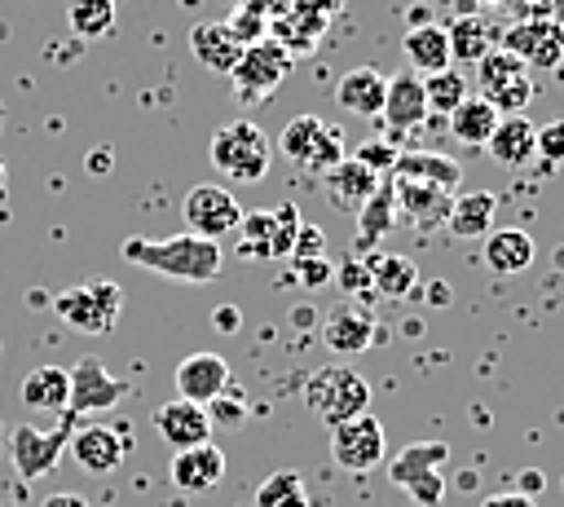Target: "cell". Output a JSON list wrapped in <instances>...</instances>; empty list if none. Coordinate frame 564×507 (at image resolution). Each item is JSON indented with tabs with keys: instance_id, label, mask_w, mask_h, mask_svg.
<instances>
[{
	"instance_id": "6da1fadb",
	"label": "cell",
	"mask_w": 564,
	"mask_h": 507,
	"mask_svg": "<svg viewBox=\"0 0 564 507\" xmlns=\"http://www.w3.org/2000/svg\"><path fill=\"white\" fill-rule=\"evenodd\" d=\"M119 256L137 269H150V273H163V278H176V282H212L225 265L220 256V242L212 238H198V234H172V238H128L119 247Z\"/></svg>"
},
{
	"instance_id": "7a4b0ae2",
	"label": "cell",
	"mask_w": 564,
	"mask_h": 507,
	"mask_svg": "<svg viewBox=\"0 0 564 507\" xmlns=\"http://www.w3.org/2000/svg\"><path fill=\"white\" fill-rule=\"evenodd\" d=\"M207 159L212 168L225 176V181H238V185H251L269 172V159H273V145L269 137L251 123V119H229L212 132V145H207Z\"/></svg>"
},
{
	"instance_id": "3957f363",
	"label": "cell",
	"mask_w": 564,
	"mask_h": 507,
	"mask_svg": "<svg viewBox=\"0 0 564 507\" xmlns=\"http://www.w3.org/2000/svg\"><path fill=\"white\" fill-rule=\"evenodd\" d=\"M304 406L326 428H335V423L370 410V384L352 366H322V370H313L304 379Z\"/></svg>"
},
{
	"instance_id": "277c9868",
	"label": "cell",
	"mask_w": 564,
	"mask_h": 507,
	"mask_svg": "<svg viewBox=\"0 0 564 507\" xmlns=\"http://www.w3.org/2000/svg\"><path fill=\"white\" fill-rule=\"evenodd\" d=\"M445 463H449V445L445 441H410L388 459V481L401 485L414 503L423 507H441L445 503Z\"/></svg>"
},
{
	"instance_id": "5b68a950",
	"label": "cell",
	"mask_w": 564,
	"mask_h": 507,
	"mask_svg": "<svg viewBox=\"0 0 564 507\" xmlns=\"http://www.w3.org/2000/svg\"><path fill=\"white\" fill-rule=\"evenodd\" d=\"M53 309L66 326L84 331V335H106L115 331L119 322V309H123V291L119 282L110 278H93V282H79V287H66L53 295Z\"/></svg>"
},
{
	"instance_id": "8992f818",
	"label": "cell",
	"mask_w": 564,
	"mask_h": 507,
	"mask_svg": "<svg viewBox=\"0 0 564 507\" xmlns=\"http://www.w3.org/2000/svg\"><path fill=\"white\" fill-rule=\"evenodd\" d=\"M476 84L498 115H524V106L533 101V71L507 48H489L476 62Z\"/></svg>"
},
{
	"instance_id": "52a82bcc",
	"label": "cell",
	"mask_w": 564,
	"mask_h": 507,
	"mask_svg": "<svg viewBox=\"0 0 564 507\" xmlns=\"http://www.w3.org/2000/svg\"><path fill=\"white\" fill-rule=\"evenodd\" d=\"M278 150L308 168V172H330L339 159H344V132L330 123V119H317V115H295L286 119L282 137H278Z\"/></svg>"
},
{
	"instance_id": "ba28073f",
	"label": "cell",
	"mask_w": 564,
	"mask_h": 507,
	"mask_svg": "<svg viewBox=\"0 0 564 507\" xmlns=\"http://www.w3.org/2000/svg\"><path fill=\"white\" fill-rule=\"evenodd\" d=\"M330 459L335 467L352 472V476H366L375 472L383 459H388V436H383V423L366 410V414H352L344 423L330 428Z\"/></svg>"
},
{
	"instance_id": "9c48e42d",
	"label": "cell",
	"mask_w": 564,
	"mask_h": 507,
	"mask_svg": "<svg viewBox=\"0 0 564 507\" xmlns=\"http://www.w3.org/2000/svg\"><path fill=\"white\" fill-rule=\"evenodd\" d=\"M70 423H75V414H62V423L48 428V432L26 428V423L13 428V436H9V463H13V472H18L22 481H40V476H48V472L57 467V459L66 454Z\"/></svg>"
},
{
	"instance_id": "30bf717a",
	"label": "cell",
	"mask_w": 564,
	"mask_h": 507,
	"mask_svg": "<svg viewBox=\"0 0 564 507\" xmlns=\"http://www.w3.org/2000/svg\"><path fill=\"white\" fill-rule=\"evenodd\" d=\"M291 66H295V57L278 44V40H256V44H247L242 48V57H238V66L229 71L234 75V84H238V97H247V101H264L286 75H291Z\"/></svg>"
},
{
	"instance_id": "8fae6325",
	"label": "cell",
	"mask_w": 564,
	"mask_h": 507,
	"mask_svg": "<svg viewBox=\"0 0 564 507\" xmlns=\"http://www.w3.org/2000/svg\"><path fill=\"white\" fill-rule=\"evenodd\" d=\"M70 401H66V414H97V410H115L123 397H128V384L115 379L106 370L101 357H79L70 370Z\"/></svg>"
},
{
	"instance_id": "7c38bea8",
	"label": "cell",
	"mask_w": 564,
	"mask_h": 507,
	"mask_svg": "<svg viewBox=\"0 0 564 507\" xmlns=\"http://www.w3.org/2000/svg\"><path fill=\"white\" fill-rule=\"evenodd\" d=\"M502 48L520 57L529 71H555L564 62V22L560 18H529L502 35Z\"/></svg>"
},
{
	"instance_id": "4fadbf2b",
	"label": "cell",
	"mask_w": 564,
	"mask_h": 507,
	"mask_svg": "<svg viewBox=\"0 0 564 507\" xmlns=\"http://www.w3.org/2000/svg\"><path fill=\"white\" fill-rule=\"evenodd\" d=\"M242 220V203L225 185H194L185 194V225L198 238L220 242V234H234Z\"/></svg>"
},
{
	"instance_id": "5bb4252c",
	"label": "cell",
	"mask_w": 564,
	"mask_h": 507,
	"mask_svg": "<svg viewBox=\"0 0 564 507\" xmlns=\"http://www.w3.org/2000/svg\"><path fill=\"white\" fill-rule=\"evenodd\" d=\"M375 339H379V322H375V313H370L366 300L344 295V300L326 313V322H322V344H326L330 353H339V357H352V353L370 348Z\"/></svg>"
},
{
	"instance_id": "9a60e30c",
	"label": "cell",
	"mask_w": 564,
	"mask_h": 507,
	"mask_svg": "<svg viewBox=\"0 0 564 507\" xmlns=\"http://www.w3.org/2000/svg\"><path fill=\"white\" fill-rule=\"evenodd\" d=\"M392 203H397V220H405V225H414L419 234H427V229L445 225L454 194H449V190H436V185H423V181L392 176Z\"/></svg>"
},
{
	"instance_id": "2e32d148",
	"label": "cell",
	"mask_w": 564,
	"mask_h": 507,
	"mask_svg": "<svg viewBox=\"0 0 564 507\" xmlns=\"http://www.w3.org/2000/svg\"><path fill=\"white\" fill-rule=\"evenodd\" d=\"M66 450H70V459H75L84 472L110 476V472L123 463L128 441H123V432H115V428H106V423H84L79 432H70Z\"/></svg>"
},
{
	"instance_id": "e0dca14e",
	"label": "cell",
	"mask_w": 564,
	"mask_h": 507,
	"mask_svg": "<svg viewBox=\"0 0 564 507\" xmlns=\"http://www.w3.org/2000/svg\"><path fill=\"white\" fill-rule=\"evenodd\" d=\"M392 132H414L432 110H427V97H423V75L419 71H397L388 75V93H383V110Z\"/></svg>"
},
{
	"instance_id": "ac0fdd59",
	"label": "cell",
	"mask_w": 564,
	"mask_h": 507,
	"mask_svg": "<svg viewBox=\"0 0 564 507\" xmlns=\"http://www.w3.org/2000/svg\"><path fill=\"white\" fill-rule=\"evenodd\" d=\"M172 379H176V397L207 406L212 397H220L229 388V362L220 353H189Z\"/></svg>"
},
{
	"instance_id": "d6986e66",
	"label": "cell",
	"mask_w": 564,
	"mask_h": 507,
	"mask_svg": "<svg viewBox=\"0 0 564 507\" xmlns=\"http://www.w3.org/2000/svg\"><path fill=\"white\" fill-rule=\"evenodd\" d=\"M154 432L163 436V445L172 450H185V445H203L212 441V419L203 406L185 401V397H172L154 410Z\"/></svg>"
},
{
	"instance_id": "ffe728a7",
	"label": "cell",
	"mask_w": 564,
	"mask_h": 507,
	"mask_svg": "<svg viewBox=\"0 0 564 507\" xmlns=\"http://www.w3.org/2000/svg\"><path fill=\"white\" fill-rule=\"evenodd\" d=\"M172 485L185 489V494H207L220 485L225 476V454L203 441V445H185V450H172V467H167Z\"/></svg>"
},
{
	"instance_id": "44dd1931",
	"label": "cell",
	"mask_w": 564,
	"mask_h": 507,
	"mask_svg": "<svg viewBox=\"0 0 564 507\" xmlns=\"http://www.w3.org/2000/svg\"><path fill=\"white\" fill-rule=\"evenodd\" d=\"M322 35H326V13L313 0H291L278 18H269V40H278L291 57L313 48Z\"/></svg>"
},
{
	"instance_id": "7402d4cb",
	"label": "cell",
	"mask_w": 564,
	"mask_h": 507,
	"mask_svg": "<svg viewBox=\"0 0 564 507\" xmlns=\"http://www.w3.org/2000/svg\"><path fill=\"white\" fill-rule=\"evenodd\" d=\"M388 176L423 181V185H436V190H449V194H458V185H463L458 159H449L441 150H405V154H397V163H392Z\"/></svg>"
},
{
	"instance_id": "603a6c76",
	"label": "cell",
	"mask_w": 564,
	"mask_h": 507,
	"mask_svg": "<svg viewBox=\"0 0 564 507\" xmlns=\"http://www.w3.org/2000/svg\"><path fill=\"white\" fill-rule=\"evenodd\" d=\"M379 172H370L361 159H352V154H344L330 172H322V185H326V194H330V203L335 207H348V212H357L375 190H379Z\"/></svg>"
},
{
	"instance_id": "cb8c5ba5",
	"label": "cell",
	"mask_w": 564,
	"mask_h": 507,
	"mask_svg": "<svg viewBox=\"0 0 564 507\" xmlns=\"http://www.w3.org/2000/svg\"><path fill=\"white\" fill-rule=\"evenodd\" d=\"M189 53L198 57V66H207L216 75H229L242 57V44L229 35L225 22H194L189 26Z\"/></svg>"
},
{
	"instance_id": "d4e9b609",
	"label": "cell",
	"mask_w": 564,
	"mask_h": 507,
	"mask_svg": "<svg viewBox=\"0 0 564 507\" xmlns=\"http://www.w3.org/2000/svg\"><path fill=\"white\" fill-rule=\"evenodd\" d=\"M383 93H388V75L375 71V66H352L335 84V101L352 115H366V119L383 110Z\"/></svg>"
},
{
	"instance_id": "484cf974",
	"label": "cell",
	"mask_w": 564,
	"mask_h": 507,
	"mask_svg": "<svg viewBox=\"0 0 564 507\" xmlns=\"http://www.w3.org/2000/svg\"><path fill=\"white\" fill-rule=\"evenodd\" d=\"M494 212H498L494 190H463V194H454L445 225L454 238H485L494 229Z\"/></svg>"
},
{
	"instance_id": "4316f807",
	"label": "cell",
	"mask_w": 564,
	"mask_h": 507,
	"mask_svg": "<svg viewBox=\"0 0 564 507\" xmlns=\"http://www.w3.org/2000/svg\"><path fill=\"white\" fill-rule=\"evenodd\" d=\"M485 150H489L494 163H502V168H524V163L538 154V145H533V123H529L524 115H502L498 128L489 132Z\"/></svg>"
},
{
	"instance_id": "83f0119b",
	"label": "cell",
	"mask_w": 564,
	"mask_h": 507,
	"mask_svg": "<svg viewBox=\"0 0 564 507\" xmlns=\"http://www.w3.org/2000/svg\"><path fill=\"white\" fill-rule=\"evenodd\" d=\"M22 406L26 410H40V414H66V401H70V375L62 366H35L26 379H22Z\"/></svg>"
},
{
	"instance_id": "f1b7e54d",
	"label": "cell",
	"mask_w": 564,
	"mask_h": 507,
	"mask_svg": "<svg viewBox=\"0 0 564 507\" xmlns=\"http://www.w3.org/2000/svg\"><path fill=\"white\" fill-rule=\"evenodd\" d=\"M401 53H405L410 71H423V75L445 71V66L454 62V57H449L445 26H436V22H414V26L405 31V40H401Z\"/></svg>"
},
{
	"instance_id": "f546056e",
	"label": "cell",
	"mask_w": 564,
	"mask_h": 507,
	"mask_svg": "<svg viewBox=\"0 0 564 507\" xmlns=\"http://www.w3.org/2000/svg\"><path fill=\"white\" fill-rule=\"evenodd\" d=\"M538 247L524 229H489L485 234V265L494 273H524L533 265Z\"/></svg>"
},
{
	"instance_id": "4dcf8cb0",
	"label": "cell",
	"mask_w": 564,
	"mask_h": 507,
	"mask_svg": "<svg viewBox=\"0 0 564 507\" xmlns=\"http://www.w3.org/2000/svg\"><path fill=\"white\" fill-rule=\"evenodd\" d=\"M370 265V295H383V300H410L414 287H419V269L410 256H397V251H383Z\"/></svg>"
},
{
	"instance_id": "1f68e13d",
	"label": "cell",
	"mask_w": 564,
	"mask_h": 507,
	"mask_svg": "<svg viewBox=\"0 0 564 507\" xmlns=\"http://www.w3.org/2000/svg\"><path fill=\"white\" fill-rule=\"evenodd\" d=\"M445 119H449V132H454L463 145H485L502 115H498L480 93H467V97H463Z\"/></svg>"
},
{
	"instance_id": "d6a6232c",
	"label": "cell",
	"mask_w": 564,
	"mask_h": 507,
	"mask_svg": "<svg viewBox=\"0 0 564 507\" xmlns=\"http://www.w3.org/2000/svg\"><path fill=\"white\" fill-rule=\"evenodd\" d=\"M397 225V203H392V181H379V190L357 207V251H370L388 229Z\"/></svg>"
},
{
	"instance_id": "836d02e7",
	"label": "cell",
	"mask_w": 564,
	"mask_h": 507,
	"mask_svg": "<svg viewBox=\"0 0 564 507\" xmlns=\"http://www.w3.org/2000/svg\"><path fill=\"white\" fill-rule=\"evenodd\" d=\"M234 234H238V256H251V260H282V256H278V220H273V207L247 212Z\"/></svg>"
},
{
	"instance_id": "e575fe53",
	"label": "cell",
	"mask_w": 564,
	"mask_h": 507,
	"mask_svg": "<svg viewBox=\"0 0 564 507\" xmlns=\"http://www.w3.org/2000/svg\"><path fill=\"white\" fill-rule=\"evenodd\" d=\"M445 40H449V57L458 62H480L489 48H494V22L476 18V13H463L445 26Z\"/></svg>"
},
{
	"instance_id": "d590c367",
	"label": "cell",
	"mask_w": 564,
	"mask_h": 507,
	"mask_svg": "<svg viewBox=\"0 0 564 507\" xmlns=\"http://www.w3.org/2000/svg\"><path fill=\"white\" fill-rule=\"evenodd\" d=\"M66 22L79 40H101L115 31V0H66Z\"/></svg>"
},
{
	"instance_id": "8d00e7d4",
	"label": "cell",
	"mask_w": 564,
	"mask_h": 507,
	"mask_svg": "<svg viewBox=\"0 0 564 507\" xmlns=\"http://www.w3.org/2000/svg\"><path fill=\"white\" fill-rule=\"evenodd\" d=\"M467 93H471V88H467L463 71H454V66L423 75V97H427V110H436V115H449Z\"/></svg>"
},
{
	"instance_id": "74e56055",
	"label": "cell",
	"mask_w": 564,
	"mask_h": 507,
	"mask_svg": "<svg viewBox=\"0 0 564 507\" xmlns=\"http://www.w3.org/2000/svg\"><path fill=\"white\" fill-rule=\"evenodd\" d=\"M256 507H308V494H304V481L300 472H273L260 481L256 489Z\"/></svg>"
},
{
	"instance_id": "f35d334b",
	"label": "cell",
	"mask_w": 564,
	"mask_h": 507,
	"mask_svg": "<svg viewBox=\"0 0 564 507\" xmlns=\"http://www.w3.org/2000/svg\"><path fill=\"white\" fill-rule=\"evenodd\" d=\"M225 26H229V35L247 48V44H256V40H264L269 35V18L260 13V9H251V4H238L229 18H225Z\"/></svg>"
},
{
	"instance_id": "ab89813d",
	"label": "cell",
	"mask_w": 564,
	"mask_h": 507,
	"mask_svg": "<svg viewBox=\"0 0 564 507\" xmlns=\"http://www.w3.org/2000/svg\"><path fill=\"white\" fill-rule=\"evenodd\" d=\"M330 282H339L344 295H352V300H370V265L357 260V256H348L344 265H335V278Z\"/></svg>"
},
{
	"instance_id": "60d3db41",
	"label": "cell",
	"mask_w": 564,
	"mask_h": 507,
	"mask_svg": "<svg viewBox=\"0 0 564 507\" xmlns=\"http://www.w3.org/2000/svg\"><path fill=\"white\" fill-rule=\"evenodd\" d=\"M203 410H207V419H212V423H220V428H238V423L247 419L242 397H238V392H229V388H225L220 397H212Z\"/></svg>"
},
{
	"instance_id": "b9f144b4",
	"label": "cell",
	"mask_w": 564,
	"mask_h": 507,
	"mask_svg": "<svg viewBox=\"0 0 564 507\" xmlns=\"http://www.w3.org/2000/svg\"><path fill=\"white\" fill-rule=\"evenodd\" d=\"M533 145L546 163H564V119H551V123L533 128Z\"/></svg>"
},
{
	"instance_id": "7bdbcfd3",
	"label": "cell",
	"mask_w": 564,
	"mask_h": 507,
	"mask_svg": "<svg viewBox=\"0 0 564 507\" xmlns=\"http://www.w3.org/2000/svg\"><path fill=\"white\" fill-rule=\"evenodd\" d=\"M273 220H278V256H291V242H295V234H300V207L286 198V203H278L273 207Z\"/></svg>"
},
{
	"instance_id": "ee69618b",
	"label": "cell",
	"mask_w": 564,
	"mask_h": 507,
	"mask_svg": "<svg viewBox=\"0 0 564 507\" xmlns=\"http://www.w3.org/2000/svg\"><path fill=\"white\" fill-rule=\"evenodd\" d=\"M397 154H401V150H397V145H388V141H361L352 159H361L370 172H379V176H383V172H392Z\"/></svg>"
},
{
	"instance_id": "f6af8a7d",
	"label": "cell",
	"mask_w": 564,
	"mask_h": 507,
	"mask_svg": "<svg viewBox=\"0 0 564 507\" xmlns=\"http://www.w3.org/2000/svg\"><path fill=\"white\" fill-rule=\"evenodd\" d=\"M308 256H326V229L322 225H300V234L291 242V260H308Z\"/></svg>"
},
{
	"instance_id": "bcb514c9",
	"label": "cell",
	"mask_w": 564,
	"mask_h": 507,
	"mask_svg": "<svg viewBox=\"0 0 564 507\" xmlns=\"http://www.w3.org/2000/svg\"><path fill=\"white\" fill-rule=\"evenodd\" d=\"M291 265L300 269V273H295L300 287H326V282L335 278V265H330L326 256H308V260H291Z\"/></svg>"
},
{
	"instance_id": "7dc6e473",
	"label": "cell",
	"mask_w": 564,
	"mask_h": 507,
	"mask_svg": "<svg viewBox=\"0 0 564 507\" xmlns=\"http://www.w3.org/2000/svg\"><path fill=\"white\" fill-rule=\"evenodd\" d=\"M480 507H538V498H529V494L511 489V494H494V498H485Z\"/></svg>"
},
{
	"instance_id": "c3c4849f",
	"label": "cell",
	"mask_w": 564,
	"mask_h": 507,
	"mask_svg": "<svg viewBox=\"0 0 564 507\" xmlns=\"http://www.w3.org/2000/svg\"><path fill=\"white\" fill-rule=\"evenodd\" d=\"M40 507H93L84 494H70V489H57V494H48Z\"/></svg>"
},
{
	"instance_id": "681fc988",
	"label": "cell",
	"mask_w": 564,
	"mask_h": 507,
	"mask_svg": "<svg viewBox=\"0 0 564 507\" xmlns=\"http://www.w3.org/2000/svg\"><path fill=\"white\" fill-rule=\"evenodd\" d=\"M212 322H216L220 331H238V322H242V317H238V309H234V304H220V309L212 313Z\"/></svg>"
},
{
	"instance_id": "f907efd6",
	"label": "cell",
	"mask_w": 564,
	"mask_h": 507,
	"mask_svg": "<svg viewBox=\"0 0 564 507\" xmlns=\"http://www.w3.org/2000/svg\"><path fill=\"white\" fill-rule=\"evenodd\" d=\"M546 481H542V472L538 467H529V472H520V494H529V498H538V489H542Z\"/></svg>"
},
{
	"instance_id": "816d5d0a",
	"label": "cell",
	"mask_w": 564,
	"mask_h": 507,
	"mask_svg": "<svg viewBox=\"0 0 564 507\" xmlns=\"http://www.w3.org/2000/svg\"><path fill=\"white\" fill-rule=\"evenodd\" d=\"M427 300H432L436 309H445V304L454 300V291H449V282H427Z\"/></svg>"
},
{
	"instance_id": "f5cc1de1",
	"label": "cell",
	"mask_w": 564,
	"mask_h": 507,
	"mask_svg": "<svg viewBox=\"0 0 564 507\" xmlns=\"http://www.w3.org/2000/svg\"><path fill=\"white\" fill-rule=\"evenodd\" d=\"M106 168H110V154H106V150L88 154V172H106Z\"/></svg>"
},
{
	"instance_id": "db71d44e",
	"label": "cell",
	"mask_w": 564,
	"mask_h": 507,
	"mask_svg": "<svg viewBox=\"0 0 564 507\" xmlns=\"http://www.w3.org/2000/svg\"><path fill=\"white\" fill-rule=\"evenodd\" d=\"M295 326H313V309H308V304L295 309Z\"/></svg>"
},
{
	"instance_id": "11a10c76",
	"label": "cell",
	"mask_w": 564,
	"mask_h": 507,
	"mask_svg": "<svg viewBox=\"0 0 564 507\" xmlns=\"http://www.w3.org/2000/svg\"><path fill=\"white\" fill-rule=\"evenodd\" d=\"M229 4H242V0H229Z\"/></svg>"
}]
</instances>
